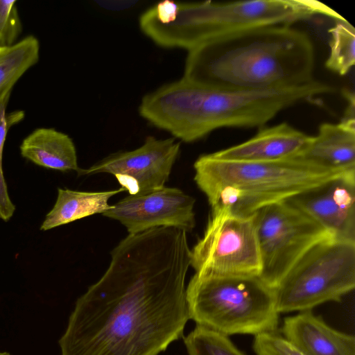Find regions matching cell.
I'll use <instances>...</instances> for the list:
<instances>
[{"label":"cell","instance_id":"23","mask_svg":"<svg viewBox=\"0 0 355 355\" xmlns=\"http://www.w3.org/2000/svg\"><path fill=\"white\" fill-rule=\"evenodd\" d=\"M253 349L257 355H304L277 331L255 336Z\"/></svg>","mask_w":355,"mask_h":355},{"label":"cell","instance_id":"21","mask_svg":"<svg viewBox=\"0 0 355 355\" xmlns=\"http://www.w3.org/2000/svg\"><path fill=\"white\" fill-rule=\"evenodd\" d=\"M10 94H8L0 101V218L5 222L8 221L13 216L15 205L10 198L7 184L3 175L2 167L3 150L8 128L24 117L23 112L6 114V106Z\"/></svg>","mask_w":355,"mask_h":355},{"label":"cell","instance_id":"15","mask_svg":"<svg viewBox=\"0 0 355 355\" xmlns=\"http://www.w3.org/2000/svg\"><path fill=\"white\" fill-rule=\"evenodd\" d=\"M296 158L324 168L355 171V121L322 123Z\"/></svg>","mask_w":355,"mask_h":355},{"label":"cell","instance_id":"4","mask_svg":"<svg viewBox=\"0 0 355 355\" xmlns=\"http://www.w3.org/2000/svg\"><path fill=\"white\" fill-rule=\"evenodd\" d=\"M326 15L343 19L327 6L310 0L211 1L180 3L165 0L144 12L142 32L157 45L188 51L204 43L257 27L289 25Z\"/></svg>","mask_w":355,"mask_h":355},{"label":"cell","instance_id":"10","mask_svg":"<svg viewBox=\"0 0 355 355\" xmlns=\"http://www.w3.org/2000/svg\"><path fill=\"white\" fill-rule=\"evenodd\" d=\"M180 151L175 138L148 136L138 148L111 154L78 174H112L129 195H144L165 187Z\"/></svg>","mask_w":355,"mask_h":355},{"label":"cell","instance_id":"24","mask_svg":"<svg viewBox=\"0 0 355 355\" xmlns=\"http://www.w3.org/2000/svg\"><path fill=\"white\" fill-rule=\"evenodd\" d=\"M0 355H10V354L8 352H0Z\"/></svg>","mask_w":355,"mask_h":355},{"label":"cell","instance_id":"18","mask_svg":"<svg viewBox=\"0 0 355 355\" xmlns=\"http://www.w3.org/2000/svg\"><path fill=\"white\" fill-rule=\"evenodd\" d=\"M37 39L29 35L0 52V101L8 94L22 75L39 60Z\"/></svg>","mask_w":355,"mask_h":355},{"label":"cell","instance_id":"8","mask_svg":"<svg viewBox=\"0 0 355 355\" xmlns=\"http://www.w3.org/2000/svg\"><path fill=\"white\" fill-rule=\"evenodd\" d=\"M191 266L202 276H259L254 214L211 211L203 236L191 250Z\"/></svg>","mask_w":355,"mask_h":355},{"label":"cell","instance_id":"19","mask_svg":"<svg viewBox=\"0 0 355 355\" xmlns=\"http://www.w3.org/2000/svg\"><path fill=\"white\" fill-rule=\"evenodd\" d=\"M329 30L330 52L325 67L340 76H345L355 63V30L345 19L336 20Z\"/></svg>","mask_w":355,"mask_h":355},{"label":"cell","instance_id":"6","mask_svg":"<svg viewBox=\"0 0 355 355\" xmlns=\"http://www.w3.org/2000/svg\"><path fill=\"white\" fill-rule=\"evenodd\" d=\"M190 320L227 336L277 331L274 290L258 276L194 274L186 287Z\"/></svg>","mask_w":355,"mask_h":355},{"label":"cell","instance_id":"25","mask_svg":"<svg viewBox=\"0 0 355 355\" xmlns=\"http://www.w3.org/2000/svg\"><path fill=\"white\" fill-rule=\"evenodd\" d=\"M4 48H0V52Z\"/></svg>","mask_w":355,"mask_h":355},{"label":"cell","instance_id":"11","mask_svg":"<svg viewBox=\"0 0 355 355\" xmlns=\"http://www.w3.org/2000/svg\"><path fill=\"white\" fill-rule=\"evenodd\" d=\"M195 199L183 191L166 187L144 195H129L102 215L125 226L129 234L158 227L191 232L196 225Z\"/></svg>","mask_w":355,"mask_h":355},{"label":"cell","instance_id":"2","mask_svg":"<svg viewBox=\"0 0 355 355\" xmlns=\"http://www.w3.org/2000/svg\"><path fill=\"white\" fill-rule=\"evenodd\" d=\"M314 47L289 25L248 29L189 51L182 78L232 91L286 88L311 83Z\"/></svg>","mask_w":355,"mask_h":355},{"label":"cell","instance_id":"16","mask_svg":"<svg viewBox=\"0 0 355 355\" xmlns=\"http://www.w3.org/2000/svg\"><path fill=\"white\" fill-rule=\"evenodd\" d=\"M23 157L36 165L56 171L78 173L76 149L72 139L53 128H37L20 145Z\"/></svg>","mask_w":355,"mask_h":355},{"label":"cell","instance_id":"17","mask_svg":"<svg viewBox=\"0 0 355 355\" xmlns=\"http://www.w3.org/2000/svg\"><path fill=\"white\" fill-rule=\"evenodd\" d=\"M125 191L122 187L105 191H80L58 189L54 206L46 215L40 230L47 231L96 214H103L112 205L109 200L114 195Z\"/></svg>","mask_w":355,"mask_h":355},{"label":"cell","instance_id":"12","mask_svg":"<svg viewBox=\"0 0 355 355\" xmlns=\"http://www.w3.org/2000/svg\"><path fill=\"white\" fill-rule=\"evenodd\" d=\"M287 200L334 238L355 242V172L331 179Z\"/></svg>","mask_w":355,"mask_h":355},{"label":"cell","instance_id":"5","mask_svg":"<svg viewBox=\"0 0 355 355\" xmlns=\"http://www.w3.org/2000/svg\"><path fill=\"white\" fill-rule=\"evenodd\" d=\"M194 181L211 211L227 209L240 216L286 200L345 173L299 158L277 162H235L202 155L194 162Z\"/></svg>","mask_w":355,"mask_h":355},{"label":"cell","instance_id":"13","mask_svg":"<svg viewBox=\"0 0 355 355\" xmlns=\"http://www.w3.org/2000/svg\"><path fill=\"white\" fill-rule=\"evenodd\" d=\"M309 136L288 124L261 128L240 144L209 153L213 157L235 162H277L296 158L311 141Z\"/></svg>","mask_w":355,"mask_h":355},{"label":"cell","instance_id":"14","mask_svg":"<svg viewBox=\"0 0 355 355\" xmlns=\"http://www.w3.org/2000/svg\"><path fill=\"white\" fill-rule=\"evenodd\" d=\"M282 335L304 355H355V338L329 326L311 311L286 317Z\"/></svg>","mask_w":355,"mask_h":355},{"label":"cell","instance_id":"9","mask_svg":"<svg viewBox=\"0 0 355 355\" xmlns=\"http://www.w3.org/2000/svg\"><path fill=\"white\" fill-rule=\"evenodd\" d=\"M261 269L259 277L274 289L312 246L331 236L287 200L254 213Z\"/></svg>","mask_w":355,"mask_h":355},{"label":"cell","instance_id":"20","mask_svg":"<svg viewBox=\"0 0 355 355\" xmlns=\"http://www.w3.org/2000/svg\"><path fill=\"white\" fill-rule=\"evenodd\" d=\"M184 343L188 355H245L229 336L198 325L184 337Z\"/></svg>","mask_w":355,"mask_h":355},{"label":"cell","instance_id":"1","mask_svg":"<svg viewBox=\"0 0 355 355\" xmlns=\"http://www.w3.org/2000/svg\"><path fill=\"white\" fill-rule=\"evenodd\" d=\"M187 232L158 227L129 234L103 276L76 300L61 355H159L190 320Z\"/></svg>","mask_w":355,"mask_h":355},{"label":"cell","instance_id":"3","mask_svg":"<svg viewBox=\"0 0 355 355\" xmlns=\"http://www.w3.org/2000/svg\"><path fill=\"white\" fill-rule=\"evenodd\" d=\"M331 90L316 80L292 87L232 91L182 78L146 94L139 112L154 126L190 143L220 128L262 126L282 110Z\"/></svg>","mask_w":355,"mask_h":355},{"label":"cell","instance_id":"7","mask_svg":"<svg viewBox=\"0 0 355 355\" xmlns=\"http://www.w3.org/2000/svg\"><path fill=\"white\" fill-rule=\"evenodd\" d=\"M355 287V242L329 236L308 250L275 288L279 313L341 301Z\"/></svg>","mask_w":355,"mask_h":355},{"label":"cell","instance_id":"22","mask_svg":"<svg viewBox=\"0 0 355 355\" xmlns=\"http://www.w3.org/2000/svg\"><path fill=\"white\" fill-rule=\"evenodd\" d=\"M17 1L0 0V48L13 45L21 32Z\"/></svg>","mask_w":355,"mask_h":355}]
</instances>
